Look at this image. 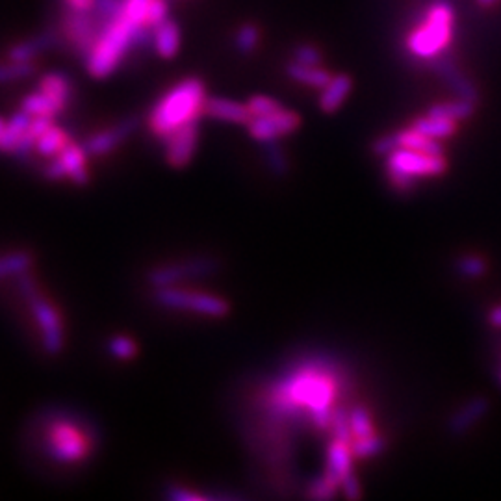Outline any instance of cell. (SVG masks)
Masks as SVG:
<instances>
[{"label": "cell", "mask_w": 501, "mask_h": 501, "mask_svg": "<svg viewBox=\"0 0 501 501\" xmlns=\"http://www.w3.org/2000/svg\"><path fill=\"white\" fill-rule=\"evenodd\" d=\"M101 27H103L101 19L95 15V12L76 13L64 10V21H62L64 40L76 54L82 56L84 60L89 50L93 49L95 42H97Z\"/></svg>", "instance_id": "cell-10"}, {"label": "cell", "mask_w": 501, "mask_h": 501, "mask_svg": "<svg viewBox=\"0 0 501 501\" xmlns=\"http://www.w3.org/2000/svg\"><path fill=\"white\" fill-rule=\"evenodd\" d=\"M340 490V481L331 477L329 474H323L316 481L308 485V497L312 499H331Z\"/></svg>", "instance_id": "cell-36"}, {"label": "cell", "mask_w": 501, "mask_h": 501, "mask_svg": "<svg viewBox=\"0 0 501 501\" xmlns=\"http://www.w3.org/2000/svg\"><path fill=\"white\" fill-rule=\"evenodd\" d=\"M206 101V88L201 79L189 76L167 89L147 115L149 130L166 140L184 125L199 121Z\"/></svg>", "instance_id": "cell-2"}, {"label": "cell", "mask_w": 501, "mask_h": 501, "mask_svg": "<svg viewBox=\"0 0 501 501\" xmlns=\"http://www.w3.org/2000/svg\"><path fill=\"white\" fill-rule=\"evenodd\" d=\"M45 453L60 465H81L91 457L97 438L89 423L73 412H49L42 423Z\"/></svg>", "instance_id": "cell-3"}, {"label": "cell", "mask_w": 501, "mask_h": 501, "mask_svg": "<svg viewBox=\"0 0 501 501\" xmlns=\"http://www.w3.org/2000/svg\"><path fill=\"white\" fill-rule=\"evenodd\" d=\"M218 267V262L212 258H191L177 264H167V266H158L152 267L147 281L154 288H164V286H175L181 281L191 279V277H203L214 274Z\"/></svg>", "instance_id": "cell-11"}, {"label": "cell", "mask_w": 501, "mask_h": 501, "mask_svg": "<svg viewBox=\"0 0 501 501\" xmlns=\"http://www.w3.org/2000/svg\"><path fill=\"white\" fill-rule=\"evenodd\" d=\"M340 490L342 494L348 497V499H358L362 496V489H360V481L357 479V475L351 472L345 475L340 481Z\"/></svg>", "instance_id": "cell-43"}, {"label": "cell", "mask_w": 501, "mask_h": 501, "mask_svg": "<svg viewBox=\"0 0 501 501\" xmlns=\"http://www.w3.org/2000/svg\"><path fill=\"white\" fill-rule=\"evenodd\" d=\"M62 6L67 12H76V13H91L97 6V0H62Z\"/></svg>", "instance_id": "cell-45"}, {"label": "cell", "mask_w": 501, "mask_h": 501, "mask_svg": "<svg viewBox=\"0 0 501 501\" xmlns=\"http://www.w3.org/2000/svg\"><path fill=\"white\" fill-rule=\"evenodd\" d=\"M199 143V121L181 127L164 140L166 160L171 167L182 169L196 157Z\"/></svg>", "instance_id": "cell-13"}, {"label": "cell", "mask_w": 501, "mask_h": 501, "mask_svg": "<svg viewBox=\"0 0 501 501\" xmlns=\"http://www.w3.org/2000/svg\"><path fill=\"white\" fill-rule=\"evenodd\" d=\"M384 446H387V442H384L382 436H379L377 433L370 435V436H362V438H353L351 442V450L355 459H370L379 455Z\"/></svg>", "instance_id": "cell-31"}, {"label": "cell", "mask_w": 501, "mask_h": 501, "mask_svg": "<svg viewBox=\"0 0 501 501\" xmlns=\"http://www.w3.org/2000/svg\"><path fill=\"white\" fill-rule=\"evenodd\" d=\"M436 71L448 82V86H451V89L459 95V99H468L477 103L479 93L475 89V86L466 79L465 74H460V71L450 62V60H440L436 58Z\"/></svg>", "instance_id": "cell-20"}, {"label": "cell", "mask_w": 501, "mask_h": 501, "mask_svg": "<svg viewBox=\"0 0 501 501\" xmlns=\"http://www.w3.org/2000/svg\"><path fill=\"white\" fill-rule=\"evenodd\" d=\"M475 3L479 6H483V8H490V6H494L497 3V0H475Z\"/></svg>", "instance_id": "cell-47"}, {"label": "cell", "mask_w": 501, "mask_h": 501, "mask_svg": "<svg viewBox=\"0 0 501 501\" xmlns=\"http://www.w3.org/2000/svg\"><path fill=\"white\" fill-rule=\"evenodd\" d=\"M412 127L416 130H420L421 134H426L429 138L435 140H448L457 134V121L451 119H444V118H436V115H426V118H418Z\"/></svg>", "instance_id": "cell-27"}, {"label": "cell", "mask_w": 501, "mask_h": 501, "mask_svg": "<svg viewBox=\"0 0 501 501\" xmlns=\"http://www.w3.org/2000/svg\"><path fill=\"white\" fill-rule=\"evenodd\" d=\"M489 399L487 397H474L468 403L462 405V407L451 416L448 429L453 435H465L466 431H470L477 421L483 420L489 412Z\"/></svg>", "instance_id": "cell-16"}, {"label": "cell", "mask_w": 501, "mask_h": 501, "mask_svg": "<svg viewBox=\"0 0 501 501\" xmlns=\"http://www.w3.org/2000/svg\"><path fill=\"white\" fill-rule=\"evenodd\" d=\"M387 171H396L414 181L442 177L448 171L444 154H426L411 149H396L387 157Z\"/></svg>", "instance_id": "cell-8"}, {"label": "cell", "mask_w": 501, "mask_h": 501, "mask_svg": "<svg viewBox=\"0 0 501 501\" xmlns=\"http://www.w3.org/2000/svg\"><path fill=\"white\" fill-rule=\"evenodd\" d=\"M152 47L164 60H171L181 50V27L173 19H166L162 25L154 28Z\"/></svg>", "instance_id": "cell-18"}, {"label": "cell", "mask_w": 501, "mask_h": 501, "mask_svg": "<svg viewBox=\"0 0 501 501\" xmlns=\"http://www.w3.org/2000/svg\"><path fill=\"white\" fill-rule=\"evenodd\" d=\"M149 27L134 25L130 19L123 13L115 15L110 21H104L101 32L97 35L93 49L86 56V69L93 79H106L112 73L119 69L125 56L138 49L140 34Z\"/></svg>", "instance_id": "cell-4"}, {"label": "cell", "mask_w": 501, "mask_h": 501, "mask_svg": "<svg viewBox=\"0 0 501 501\" xmlns=\"http://www.w3.org/2000/svg\"><path fill=\"white\" fill-rule=\"evenodd\" d=\"M394 136H396L397 147H401V149H411V150L426 152V154H444V147H442L440 140L426 136V134H421L414 127L403 128V130L396 132Z\"/></svg>", "instance_id": "cell-22"}, {"label": "cell", "mask_w": 501, "mask_h": 501, "mask_svg": "<svg viewBox=\"0 0 501 501\" xmlns=\"http://www.w3.org/2000/svg\"><path fill=\"white\" fill-rule=\"evenodd\" d=\"M66 108L67 104L50 97V95L40 89H37L35 93L27 95V97L21 101V110L30 113L32 118H52L54 119L56 115H60Z\"/></svg>", "instance_id": "cell-21"}, {"label": "cell", "mask_w": 501, "mask_h": 501, "mask_svg": "<svg viewBox=\"0 0 501 501\" xmlns=\"http://www.w3.org/2000/svg\"><path fill=\"white\" fill-rule=\"evenodd\" d=\"M487 321L490 327H494V329H501V304L492 308L487 316Z\"/></svg>", "instance_id": "cell-46"}, {"label": "cell", "mask_w": 501, "mask_h": 501, "mask_svg": "<svg viewBox=\"0 0 501 501\" xmlns=\"http://www.w3.org/2000/svg\"><path fill=\"white\" fill-rule=\"evenodd\" d=\"M299 127H301L299 113L286 108L275 113L262 115V118H253L247 125L250 138L260 143L277 142L284 136H290V134H294Z\"/></svg>", "instance_id": "cell-12"}, {"label": "cell", "mask_w": 501, "mask_h": 501, "mask_svg": "<svg viewBox=\"0 0 501 501\" xmlns=\"http://www.w3.org/2000/svg\"><path fill=\"white\" fill-rule=\"evenodd\" d=\"M459 275L466 279H479L489 272V262L479 255H465L460 257L455 264Z\"/></svg>", "instance_id": "cell-33"}, {"label": "cell", "mask_w": 501, "mask_h": 501, "mask_svg": "<svg viewBox=\"0 0 501 501\" xmlns=\"http://www.w3.org/2000/svg\"><path fill=\"white\" fill-rule=\"evenodd\" d=\"M154 301L157 304L169 308V311H181L197 314L204 318H225L230 312V304L220 296L188 290V288L164 286L154 288Z\"/></svg>", "instance_id": "cell-7"}, {"label": "cell", "mask_w": 501, "mask_h": 501, "mask_svg": "<svg viewBox=\"0 0 501 501\" xmlns=\"http://www.w3.org/2000/svg\"><path fill=\"white\" fill-rule=\"evenodd\" d=\"M32 115L27 113L25 110H19L15 115H12V119H8L6 123V130H4V138L3 143H0V152H8V154H15V150L21 145L25 134L32 123Z\"/></svg>", "instance_id": "cell-25"}, {"label": "cell", "mask_w": 501, "mask_h": 501, "mask_svg": "<svg viewBox=\"0 0 501 501\" xmlns=\"http://www.w3.org/2000/svg\"><path fill=\"white\" fill-rule=\"evenodd\" d=\"M247 108H249V112H250V115H253V118H262V115L275 113V112L282 110L284 106L277 99L267 97V95H255V97L249 99Z\"/></svg>", "instance_id": "cell-40"}, {"label": "cell", "mask_w": 501, "mask_h": 501, "mask_svg": "<svg viewBox=\"0 0 501 501\" xmlns=\"http://www.w3.org/2000/svg\"><path fill=\"white\" fill-rule=\"evenodd\" d=\"M350 423H351V431L355 438H362V436H370L375 433L374 421L370 412L366 411L364 407H355L350 412Z\"/></svg>", "instance_id": "cell-37"}, {"label": "cell", "mask_w": 501, "mask_h": 501, "mask_svg": "<svg viewBox=\"0 0 501 501\" xmlns=\"http://www.w3.org/2000/svg\"><path fill=\"white\" fill-rule=\"evenodd\" d=\"M455 12L448 0H435L407 35V50L418 60H436L453 40Z\"/></svg>", "instance_id": "cell-5"}, {"label": "cell", "mask_w": 501, "mask_h": 501, "mask_svg": "<svg viewBox=\"0 0 501 501\" xmlns=\"http://www.w3.org/2000/svg\"><path fill=\"white\" fill-rule=\"evenodd\" d=\"M71 143V138H69V134L64 130V128H60V127H50L43 136L35 142V152L40 154V157H43V158H54V157H58V154H60L67 145Z\"/></svg>", "instance_id": "cell-28"}, {"label": "cell", "mask_w": 501, "mask_h": 501, "mask_svg": "<svg viewBox=\"0 0 501 501\" xmlns=\"http://www.w3.org/2000/svg\"><path fill=\"white\" fill-rule=\"evenodd\" d=\"M474 112H475L474 101L457 99V101H450V103H438V104L431 106V110L428 113L436 115V118L451 119V121H465V119L472 118Z\"/></svg>", "instance_id": "cell-30"}, {"label": "cell", "mask_w": 501, "mask_h": 501, "mask_svg": "<svg viewBox=\"0 0 501 501\" xmlns=\"http://www.w3.org/2000/svg\"><path fill=\"white\" fill-rule=\"evenodd\" d=\"M108 353L118 360H130L138 355V343L127 335H115L108 340Z\"/></svg>", "instance_id": "cell-32"}, {"label": "cell", "mask_w": 501, "mask_h": 501, "mask_svg": "<svg viewBox=\"0 0 501 501\" xmlns=\"http://www.w3.org/2000/svg\"><path fill=\"white\" fill-rule=\"evenodd\" d=\"M331 429H333V436L336 440L348 442V444H351L353 438H355L353 431H351V423H350V412H345L343 409H336L333 412Z\"/></svg>", "instance_id": "cell-39"}, {"label": "cell", "mask_w": 501, "mask_h": 501, "mask_svg": "<svg viewBox=\"0 0 501 501\" xmlns=\"http://www.w3.org/2000/svg\"><path fill=\"white\" fill-rule=\"evenodd\" d=\"M40 91L50 95V97L62 101L64 104L69 106L73 95H74V86L73 81L66 73H47L42 76L40 84H37Z\"/></svg>", "instance_id": "cell-26"}, {"label": "cell", "mask_w": 501, "mask_h": 501, "mask_svg": "<svg viewBox=\"0 0 501 501\" xmlns=\"http://www.w3.org/2000/svg\"><path fill=\"white\" fill-rule=\"evenodd\" d=\"M353 450L348 442H342L333 438V442L327 448V462H325V474H329L336 481H342L345 475L353 472Z\"/></svg>", "instance_id": "cell-17"}, {"label": "cell", "mask_w": 501, "mask_h": 501, "mask_svg": "<svg viewBox=\"0 0 501 501\" xmlns=\"http://www.w3.org/2000/svg\"><path fill=\"white\" fill-rule=\"evenodd\" d=\"M335 401V381L312 368H304L288 377L275 389L272 403L284 412L304 407L318 429H331Z\"/></svg>", "instance_id": "cell-1"}, {"label": "cell", "mask_w": 501, "mask_h": 501, "mask_svg": "<svg viewBox=\"0 0 501 501\" xmlns=\"http://www.w3.org/2000/svg\"><path fill=\"white\" fill-rule=\"evenodd\" d=\"M499 379H501V372H499Z\"/></svg>", "instance_id": "cell-49"}, {"label": "cell", "mask_w": 501, "mask_h": 501, "mask_svg": "<svg viewBox=\"0 0 501 501\" xmlns=\"http://www.w3.org/2000/svg\"><path fill=\"white\" fill-rule=\"evenodd\" d=\"M294 62L303 66H320L321 64V52L312 45H301L294 50Z\"/></svg>", "instance_id": "cell-42"}, {"label": "cell", "mask_w": 501, "mask_h": 501, "mask_svg": "<svg viewBox=\"0 0 501 501\" xmlns=\"http://www.w3.org/2000/svg\"><path fill=\"white\" fill-rule=\"evenodd\" d=\"M56 42V35L52 32H45L35 37H30V40L17 43L8 50V60L12 62H32L34 58L40 56L42 52H45L49 47H52Z\"/></svg>", "instance_id": "cell-23"}, {"label": "cell", "mask_w": 501, "mask_h": 501, "mask_svg": "<svg viewBox=\"0 0 501 501\" xmlns=\"http://www.w3.org/2000/svg\"><path fill=\"white\" fill-rule=\"evenodd\" d=\"M353 88V81L348 74H336L331 82L321 89L320 95V110L323 113H335L348 99V95Z\"/></svg>", "instance_id": "cell-19"}, {"label": "cell", "mask_w": 501, "mask_h": 501, "mask_svg": "<svg viewBox=\"0 0 501 501\" xmlns=\"http://www.w3.org/2000/svg\"><path fill=\"white\" fill-rule=\"evenodd\" d=\"M88 157L82 143H69L58 157L50 158L43 169V175L49 181L69 179L76 186H86L89 182Z\"/></svg>", "instance_id": "cell-9"}, {"label": "cell", "mask_w": 501, "mask_h": 501, "mask_svg": "<svg viewBox=\"0 0 501 501\" xmlns=\"http://www.w3.org/2000/svg\"><path fill=\"white\" fill-rule=\"evenodd\" d=\"M169 19V3L167 0H150L147 10V25L154 30Z\"/></svg>", "instance_id": "cell-41"}, {"label": "cell", "mask_w": 501, "mask_h": 501, "mask_svg": "<svg viewBox=\"0 0 501 501\" xmlns=\"http://www.w3.org/2000/svg\"><path fill=\"white\" fill-rule=\"evenodd\" d=\"M35 73V66L32 62H8L0 64V84H8L15 81L28 79Z\"/></svg>", "instance_id": "cell-34"}, {"label": "cell", "mask_w": 501, "mask_h": 501, "mask_svg": "<svg viewBox=\"0 0 501 501\" xmlns=\"http://www.w3.org/2000/svg\"><path fill=\"white\" fill-rule=\"evenodd\" d=\"M396 149H399V147H397V142H396L394 134H389V136L377 138V140L374 142V145H372V150L377 154V157H384V158L390 157V154H392Z\"/></svg>", "instance_id": "cell-44"}, {"label": "cell", "mask_w": 501, "mask_h": 501, "mask_svg": "<svg viewBox=\"0 0 501 501\" xmlns=\"http://www.w3.org/2000/svg\"><path fill=\"white\" fill-rule=\"evenodd\" d=\"M17 284H19V292L23 294V297L30 306L37 331L42 335L43 350L49 355L62 353L66 345V333H64V320L60 311H58L56 304L50 299H47L40 290H37V284L28 275V272L17 277Z\"/></svg>", "instance_id": "cell-6"}, {"label": "cell", "mask_w": 501, "mask_h": 501, "mask_svg": "<svg viewBox=\"0 0 501 501\" xmlns=\"http://www.w3.org/2000/svg\"><path fill=\"white\" fill-rule=\"evenodd\" d=\"M203 115L216 121L233 123V125H249V121L253 119L247 104H240L236 101L223 97H206Z\"/></svg>", "instance_id": "cell-15"}, {"label": "cell", "mask_w": 501, "mask_h": 501, "mask_svg": "<svg viewBox=\"0 0 501 501\" xmlns=\"http://www.w3.org/2000/svg\"><path fill=\"white\" fill-rule=\"evenodd\" d=\"M264 154L269 169H272L275 175H284L288 171V160L282 147L277 142H266L264 143Z\"/></svg>", "instance_id": "cell-38"}, {"label": "cell", "mask_w": 501, "mask_h": 501, "mask_svg": "<svg viewBox=\"0 0 501 501\" xmlns=\"http://www.w3.org/2000/svg\"><path fill=\"white\" fill-rule=\"evenodd\" d=\"M6 119L4 118H0V143H3V138H4V130H6Z\"/></svg>", "instance_id": "cell-48"}, {"label": "cell", "mask_w": 501, "mask_h": 501, "mask_svg": "<svg viewBox=\"0 0 501 501\" xmlns=\"http://www.w3.org/2000/svg\"><path fill=\"white\" fill-rule=\"evenodd\" d=\"M34 266V255L28 250H13V253L0 255V281L8 277H19L30 272Z\"/></svg>", "instance_id": "cell-29"}, {"label": "cell", "mask_w": 501, "mask_h": 501, "mask_svg": "<svg viewBox=\"0 0 501 501\" xmlns=\"http://www.w3.org/2000/svg\"><path fill=\"white\" fill-rule=\"evenodd\" d=\"M258 42H260V30L253 23L242 25L238 28L236 35H235V47L242 54H250V52H253L258 47Z\"/></svg>", "instance_id": "cell-35"}, {"label": "cell", "mask_w": 501, "mask_h": 501, "mask_svg": "<svg viewBox=\"0 0 501 501\" xmlns=\"http://www.w3.org/2000/svg\"><path fill=\"white\" fill-rule=\"evenodd\" d=\"M138 125H140L138 118H127L101 132H95L93 136H89L82 145L89 157L95 158L106 157V154H110L113 149H118L127 138H130L134 130L138 128Z\"/></svg>", "instance_id": "cell-14"}, {"label": "cell", "mask_w": 501, "mask_h": 501, "mask_svg": "<svg viewBox=\"0 0 501 501\" xmlns=\"http://www.w3.org/2000/svg\"><path fill=\"white\" fill-rule=\"evenodd\" d=\"M286 73L292 81L303 86H308V88H318V89H323L333 79V74L320 66H303L297 62L288 64Z\"/></svg>", "instance_id": "cell-24"}]
</instances>
